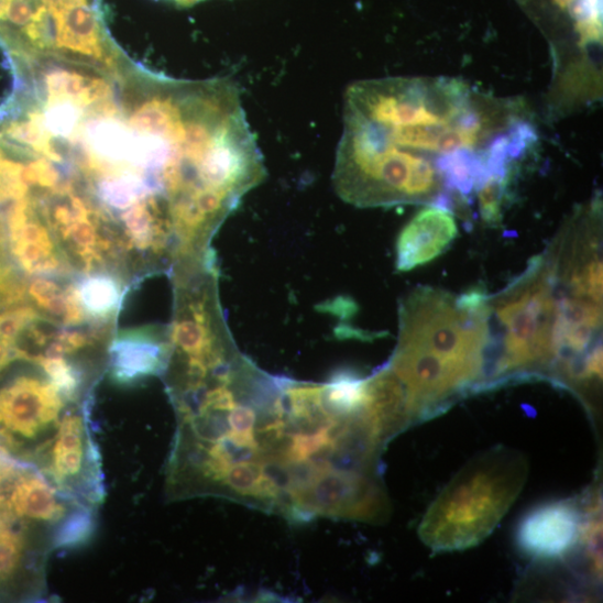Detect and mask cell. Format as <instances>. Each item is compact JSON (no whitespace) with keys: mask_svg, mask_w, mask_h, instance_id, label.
<instances>
[{"mask_svg":"<svg viewBox=\"0 0 603 603\" xmlns=\"http://www.w3.org/2000/svg\"><path fill=\"white\" fill-rule=\"evenodd\" d=\"M490 313V299L485 307L469 310L429 287L403 302L398 346L386 365L405 390L413 425L446 410L474 385L481 390Z\"/></svg>","mask_w":603,"mask_h":603,"instance_id":"6da1fadb","label":"cell"},{"mask_svg":"<svg viewBox=\"0 0 603 603\" xmlns=\"http://www.w3.org/2000/svg\"><path fill=\"white\" fill-rule=\"evenodd\" d=\"M97 513L0 448V602L47 600L51 556L89 544Z\"/></svg>","mask_w":603,"mask_h":603,"instance_id":"7a4b0ae2","label":"cell"},{"mask_svg":"<svg viewBox=\"0 0 603 603\" xmlns=\"http://www.w3.org/2000/svg\"><path fill=\"white\" fill-rule=\"evenodd\" d=\"M529 465L517 450L496 447L464 467L430 504L419 538L434 553L481 545L522 492Z\"/></svg>","mask_w":603,"mask_h":603,"instance_id":"3957f363","label":"cell"},{"mask_svg":"<svg viewBox=\"0 0 603 603\" xmlns=\"http://www.w3.org/2000/svg\"><path fill=\"white\" fill-rule=\"evenodd\" d=\"M555 282L553 265L537 257L494 299V306L490 300L501 337L489 340L483 385L553 366Z\"/></svg>","mask_w":603,"mask_h":603,"instance_id":"277c9868","label":"cell"},{"mask_svg":"<svg viewBox=\"0 0 603 603\" xmlns=\"http://www.w3.org/2000/svg\"><path fill=\"white\" fill-rule=\"evenodd\" d=\"M0 41L18 57H105L119 48L103 0H0Z\"/></svg>","mask_w":603,"mask_h":603,"instance_id":"5b68a950","label":"cell"},{"mask_svg":"<svg viewBox=\"0 0 603 603\" xmlns=\"http://www.w3.org/2000/svg\"><path fill=\"white\" fill-rule=\"evenodd\" d=\"M581 523V501L540 504L527 512L517 525L518 551L537 562L561 561L578 550Z\"/></svg>","mask_w":603,"mask_h":603,"instance_id":"8992f818","label":"cell"},{"mask_svg":"<svg viewBox=\"0 0 603 603\" xmlns=\"http://www.w3.org/2000/svg\"><path fill=\"white\" fill-rule=\"evenodd\" d=\"M459 234L452 213L437 206L420 210L397 242V268L402 272L423 266L441 255Z\"/></svg>","mask_w":603,"mask_h":603,"instance_id":"52a82bcc","label":"cell"},{"mask_svg":"<svg viewBox=\"0 0 603 603\" xmlns=\"http://www.w3.org/2000/svg\"><path fill=\"white\" fill-rule=\"evenodd\" d=\"M29 294L42 311L66 326L84 324L86 315L78 287L69 285L63 289L57 283L42 277L31 283Z\"/></svg>","mask_w":603,"mask_h":603,"instance_id":"ba28073f","label":"cell"},{"mask_svg":"<svg viewBox=\"0 0 603 603\" xmlns=\"http://www.w3.org/2000/svg\"><path fill=\"white\" fill-rule=\"evenodd\" d=\"M79 292L85 311L98 318L112 314L121 298L119 286L108 276L89 278Z\"/></svg>","mask_w":603,"mask_h":603,"instance_id":"9c48e42d","label":"cell"},{"mask_svg":"<svg viewBox=\"0 0 603 603\" xmlns=\"http://www.w3.org/2000/svg\"><path fill=\"white\" fill-rule=\"evenodd\" d=\"M567 10L575 21L581 46L601 42L602 0H574Z\"/></svg>","mask_w":603,"mask_h":603,"instance_id":"30bf717a","label":"cell"},{"mask_svg":"<svg viewBox=\"0 0 603 603\" xmlns=\"http://www.w3.org/2000/svg\"><path fill=\"white\" fill-rule=\"evenodd\" d=\"M28 285L15 267L0 259V309L19 306L25 299Z\"/></svg>","mask_w":603,"mask_h":603,"instance_id":"8fae6325","label":"cell"},{"mask_svg":"<svg viewBox=\"0 0 603 603\" xmlns=\"http://www.w3.org/2000/svg\"><path fill=\"white\" fill-rule=\"evenodd\" d=\"M508 180L490 177L479 188V200L482 218L490 224H498L502 220V200L507 189Z\"/></svg>","mask_w":603,"mask_h":603,"instance_id":"7c38bea8","label":"cell"},{"mask_svg":"<svg viewBox=\"0 0 603 603\" xmlns=\"http://www.w3.org/2000/svg\"><path fill=\"white\" fill-rule=\"evenodd\" d=\"M167 2L173 3L180 8H189L198 3L205 2V0H167Z\"/></svg>","mask_w":603,"mask_h":603,"instance_id":"4fadbf2b","label":"cell"},{"mask_svg":"<svg viewBox=\"0 0 603 603\" xmlns=\"http://www.w3.org/2000/svg\"><path fill=\"white\" fill-rule=\"evenodd\" d=\"M573 2L574 0H555V3L562 10H567Z\"/></svg>","mask_w":603,"mask_h":603,"instance_id":"5bb4252c","label":"cell"}]
</instances>
